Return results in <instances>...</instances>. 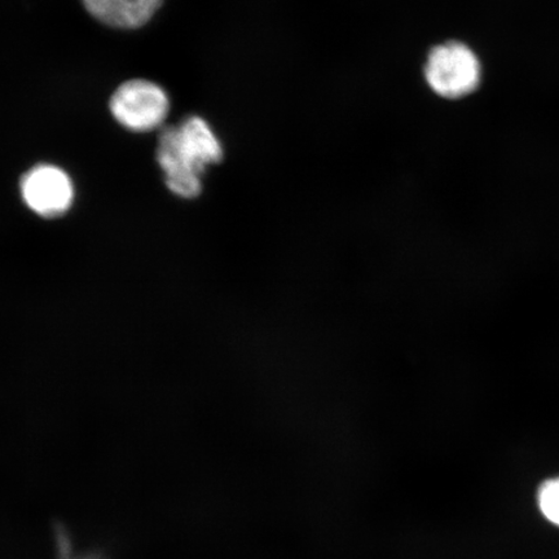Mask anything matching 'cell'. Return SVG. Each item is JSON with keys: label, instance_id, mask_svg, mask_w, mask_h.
<instances>
[{"label": "cell", "instance_id": "5", "mask_svg": "<svg viewBox=\"0 0 559 559\" xmlns=\"http://www.w3.org/2000/svg\"><path fill=\"white\" fill-rule=\"evenodd\" d=\"M86 10L105 25L136 29L156 15L164 0H82Z\"/></svg>", "mask_w": 559, "mask_h": 559}, {"label": "cell", "instance_id": "4", "mask_svg": "<svg viewBox=\"0 0 559 559\" xmlns=\"http://www.w3.org/2000/svg\"><path fill=\"white\" fill-rule=\"evenodd\" d=\"M21 195L35 214L56 218L72 207L74 187L69 175L60 167L38 165L21 179Z\"/></svg>", "mask_w": 559, "mask_h": 559}, {"label": "cell", "instance_id": "1", "mask_svg": "<svg viewBox=\"0 0 559 559\" xmlns=\"http://www.w3.org/2000/svg\"><path fill=\"white\" fill-rule=\"evenodd\" d=\"M222 158L219 139L201 117H188L179 126H167L160 132L157 160L166 186L179 198H198L206 167L221 163Z\"/></svg>", "mask_w": 559, "mask_h": 559}, {"label": "cell", "instance_id": "3", "mask_svg": "<svg viewBox=\"0 0 559 559\" xmlns=\"http://www.w3.org/2000/svg\"><path fill=\"white\" fill-rule=\"evenodd\" d=\"M111 115L123 128L135 131H152L163 124L169 114V97L156 83L145 80L124 82L111 95Z\"/></svg>", "mask_w": 559, "mask_h": 559}, {"label": "cell", "instance_id": "2", "mask_svg": "<svg viewBox=\"0 0 559 559\" xmlns=\"http://www.w3.org/2000/svg\"><path fill=\"white\" fill-rule=\"evenodd\" d=\"M428 86L444 99H460L477 90L480 64L477 56L460 41L439 45L430 51L425 62Z\"/></svg>", "mask_w": 559, "mask_h": 559}, {"label": "cell", "instance_id": "6", "mask_svg": "<svg viewBox=\"0 0 559 559\" xmlns=\"http://www.w3.org/2000/svg\"><path fill=\"white\" fill-rule=\"evenodd\" d=\"M537 504L545 520L559 527V477L544 481L537 492Z\"/></svg>", "mask_w": 559, "mask_h": 559}]
</instances>
